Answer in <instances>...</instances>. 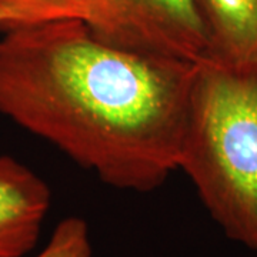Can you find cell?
Returning a JSON list of instances; mask_svg holds the SVG:
<instances>
[{
	"mask_svg": "<svg viewBox=\"0 0 257 257\" xmlns=\"http://www.w3.org/2000/svg\"><path fill=\"white\" fill-rule=\"evenodd\" d=\"M0 32L2 116L119 190L179 170L197 63L109 46L80 19Z\"/></svg>",
	"mask_w": 257,
	"mask_h": 257,
	"instance_id": "obj_1",
	"label": "cell"
},
{
	"mask_svg": "<svg viewBox=\"0 0 257 257\" xmlns=\"http://www.w3.org/2000/svg\"><path fill=\"white\" fill-rule=\"evenodd\" d=\"M179 170L226 237L257 251V67L196 64Z\"/></svg>",
	"mask_w": 257,
	"mask_h": 257,
	"instance_id": "obj_2",
	"label": "cell"
},
{
	"mask_svg": "<svg viewBox=\"0 0 257 257\" xmlns=\"http://www.w3.org/2000/svg\"><path fill=\"white\" fill-rule=\"evenodd\" d=\"M83 22L109 46L200 63L210 42L197 0H84Z\"/></svg>",
	"mask_w": 257,
	"mask_h": 257,
	"instance_id": "obj_3",
	"label": "cell"
},
{
	"mask_svg": "<svg viewBox=\"0 0 257 257\" xmlns=\"http://www.w3.org/2000/svg\"><path fill=\"white\" fill-rule=\"evenodd\" d=\"M50 204V187L36 172L0 155V257H25L36 247Z\"/></svg>",
	"mask_w": 257,
	"mask_h": 257,
	"instance_id": "obj_4",
	"label": "cell"
},
{
	"mask_svg": "<svg viewBox=\"0 0 257 257\" xmlns=\"http://www.w3.org/2000/svg\"><path fill=\"white\" fill-rule=\"evenodd\" d=\"M210 42L209 59L257 67V0H197Z\"/></svg>",
	"mask_w": 257,
	"mask_h": 257,
	"instance_id": "obj_5",
	"label": "cell"
},
{
	"mask_svg": "<svg viewBox=\"0 0 257 257\" xmlns=\"http://www.w3.org/2000/svg\"><path fill=\"white\" fill-rule=\"evenodd\" d=\"M83 16L84 0H0L2 29Z\"/></svg>",
	"mask_w": 257,
	"mask_h": 257,
	"instance_id": "obj_6",
	"label": "cell"
},
{
	"mask_svg": "<svg viewBox=\"0 0 257 257\" xmlns=\"http://www.w3.org/2000/svg\"><path fill=\"white\" fill-rule=\"evenodd\" d=\"M89 224L77 216L64 217L50 234L45 248L35 257H92Z\"/></svg>",
	"mask_w": 257,
	"mask_h": 257,
	"instance_id": "obj_7",
	"label": "cell"
},
{
	"mask_svg": "<svg viewBox=\"0 0 257 257\" xmlns=\"http://www.w3.org/2000/svg\"><path fill=\"white\" fill-rule=\"evenodd\" d=\"M2 25H3V20H2V18H0V29H2Z\"/></svg>",
	"mask_w": 257,
	"mask_h": 257,
	"instance_id": "obj_8",
	"label": "cell"
}]
</instances>
